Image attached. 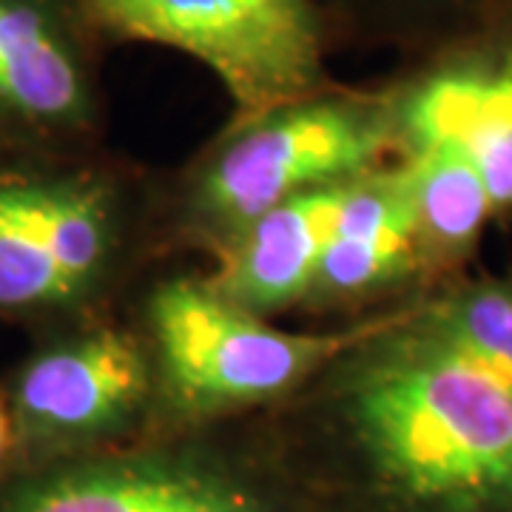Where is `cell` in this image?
<instances>
[{
  "label": "cell",
  "instance_id": "1",
  "mask_svg": "<svg viewBox=\"0 0 512 512\" xmlns=\"http://www.w3.org/2000/svg\"><path fill=\"white\" fill-rule=\"evenodd\" d=\"M350 416L402 512H512V396L416 313L370 342Z\"/></svg>",
  "mask_w": 512,
  "mask_h": 512
},
{
  "label": "cell",
  "instance_id": "2",
  "mask_svg": "<svg viewBox=\"0 0 512 512\" xmlns=\"http://www.w3.org/2000/svg\"><path fill=\"white\" fill-rule=\"evenodd\" d=\"M97 29L174 49L228 92L237 123L325 89L328 23L316 0H83Z\"/></svg>",
  "mask_w": 512,
  "mask_h": 512
},
{
  "label": "cell",
  "instance_id": "3",
  "mask_svg": "<svg viewBox=\"0 0 512 512\" xmlns=\"http://www.w3.org/2000/svg\"><path fill=\"white\" fill-rule=\"evenodd\" d=\"M399 146L390 94L319 92L237 123L202 174L197 208L220 231L239 234L279 202L376 171Z\"/></svg>",
  "mask_w": 512,
  "mask_h": 512
},
{
  "label": "cell",
  "instance_id": "4",
  "mask_svg": "<svg viewBox=\"0 0 512 512\" xmlns=\"http://www.w3.org/2000/svg\"><path fill=\"white\" fill-rule=\"evenodd\" d=\"M165 379L194 410L265 402L291 390L359 333H291L228 302L202 282H165L151 299Z\"/></svg>",
  "mask_w": 512,
  "mask_h": 512
},
{
  "label": "cell",
  "instance_id": "5",
  "mask_svg": "<svg viewBox=\"0 0 512 512\" xmlns=\"http://www.w3.org/2000/svg\"><path fill=\"white\" fill-rule=\"evenodd\" d=\"M407 154L453 146L470 154L493 214H512V9L421 52L390 89Z\"/></svg>",
  "mask_w": 512,
  "mask_h": 512
},
{
  "label": "cell",
  "instance_id": "6",
  "mask_svg": "<svg viewBox=\"0 0 512 512\" xmlns=\"http://www.w3.org/2000/svg\"><path fill=\"white\" fill-rule=\"evenodd\" d=\"M114 248L106 188L80 177H0V308H49L77 299Z\"/></svg>",
  "mask_w": 512,
  "mask_h": 512
},
{
  "label": "cell",
  "instance_id": "7",
  "mask_svg": "<svg viewBox=\"0 0 512 512\" xmlns=\"http://www.w3.org/2000/svg\"><path fill=\"white\" fill-rule=\"evenodd\" d=\"M146 359L117 330L35 356L15 387V419L35 439H83L123 421L146 393Z\"/></svg>",
  "mask_w": 512,
  "mask_h": 512
},
{
  "label": "cell",
  "instance_id": "8",
  "mask_svg": "<svg viewBox=\"0 0 512 512\" xmlns=\"http://www.w3.org/2000/svg\"><path fill=\"white\" fill-rule=\"evenodd\" d=\"M89 52L57 0H0V111L37 126L92 114Z\"/></svg>",
  "mask_w": 512,
  "mask_h": 512
},
{
  "label": "cell",
  "instance_id": "9",
  "mask_svg": "<svg viewBox=\"0 0 512 512\" xmlns=\"http://www.w3.org/2000/svg\"><path fill=\"white\" fill-rule=\"evenodd\" d=\"M350 183L302 191L248 222L211 288L256 316L279 311L313 291Z\"/></svg>",
  "mask_w": 512,
  "mask_h": 512
},
{
  "label": "cell",
  "instance_id": "10",
  "mask_svg": "<svg viewBox=\"0 0 512 512\" xmlns=\"http://www.w3.org/2000/svg\"><path fill=\"white\" fill-rule=\"evenodd\" d=\"M427 259L407 163L390 171H367L350 183L313 291H373L416 271Z\"/></svg>",
  "mask_w": 512,
  "mask_h": 512
},
{
  "label": "cell",
  "instance_id": "11",
  "mask_svg": "<svg viewBox=\"0 0 512 512\" xmlns=\"http://www.w3.org/2000/svg\"><path fill=\"white\" fill-rule=\"evenodd\" d=\"M12 512H256L222 481L157 464H100L40 481Z\"/></svg>",
  "mask_w": 512,
  "mask_h": 512
},
{
  "label": "cell",
  "instance_id": "12",
  "mask_svg": "<svg viewBox=\"0 0 512 512\" xmlns=\"http://www.w3.org/2000/svg\"><path fill=\"white\" fill-rule=\"evenodd\" d=\"M430 262H453L476 248L493 205L467 151L453 146L407 154Z\"/></svg>",
  "mask_w": 512,
  "mask_h": 512
},
{
  "label": "cell",
  "instance_id": "13",
  "mask_svg": "<svg viewBox=\"0 0 512 512\" xmlns=\"http://www.w3.org/2000/svg\"><path fill=\"white\" fill-rule=\"evenodd\" d=\"M413 313L512 396V279L461 282Z\"/></svg>",
  "mask_w": 512,
  "mask_h": 512
},
{
  "label": "cell",
  "instance_id": "14",
  "mask_svg": "<svg viewBox=\"0 0 512 512\" xmlns=\"http://www.w3.org/2000/svg\"><path fill=\"white\" fill-rule=\"evenodd\" d=\"M367 18L410 37L421 52L512 9V0H359Z\"/></svg>",
  "mask_w": 512,
  "mask_h": 512
},
{
  "label": "cell",
  "instance_id": "15",
  "mask_svg": "<svg viewBox=\"0 0 512 512\" xmlns=\"http://www.w3.org/2000/svg\"><path fill=\"white\" fill-rule=\"evenodd\" d=\"M9 444H12V419H9L6 407H3V402H0V461H3V456H6Z\"/></svg>",
  "mask_w": 512,
  "mask_h": 512
}]
</instances>
